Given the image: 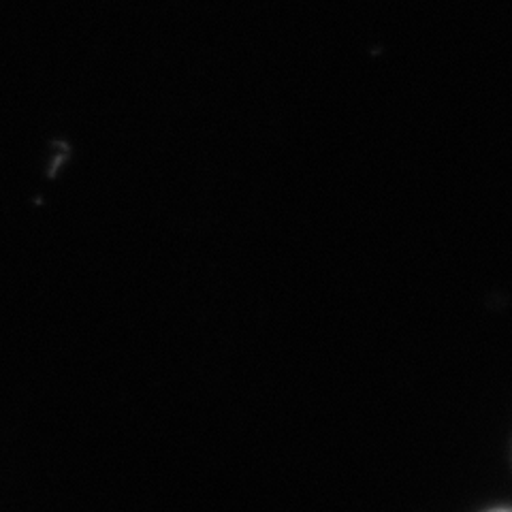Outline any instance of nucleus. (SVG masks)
I'll list each match as a JSON object with an SVG mask.
<instances>
[{
	"mask_svg": "<svg viewBox=\"0 0 512 512\" xmlns=\"http://www.w3.org/2000/svg\"><path fill=\"white\" fill-rule=\"evenodd\" d=\"M498 512H506V510H498Z\"/></svg>",
	"mask_w": 512,
	"mask_h": 512,
	"instance_id": "f257e3e1",
	"label": "nucleus"
}]
</instances>
